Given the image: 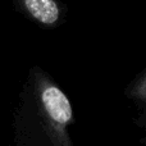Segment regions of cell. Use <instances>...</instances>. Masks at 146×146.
<instances>
[{
  "mask_svg": "<svg viewBox=\"0 0 146 146\" xmlns=\"http://www.w3.org/2000/svg\"><path fill=\"white\" fill-rule=\"evenodd\" d=\"M14 9L44 30H54L67 22L68 8L62 0H12Z\"/></svg>",
  "mask_w": 146,
  "mask_h": 146,
  "instance_id": "cell-2",
  "label": "cell"
},
{
  "mask_svg": "<svg viewBox=\"0 0 146 146\" xmlns=\"http://www.w3.org/2000/svg\"><path fill=\"white\" fill-rule=\"evenodd\" d=\"M123 94L128 100L146 108V68L139 72L129 81L128 85L124 87Z\"/></svg>",
  "mask_w": 146,
  "mask_h": 146,
  "instance_id": "cell-3",
  "label": "cell"
},
{
  "mask_svg": "<svg viewBox=\"0 0 146 146\" xmlns=\"http://www.w3.org/2000/svg\"><path fill=\"white\" fill-rule=\"evenodd\" d=\"M135 122L146 132V108L141 109V113L137 115V118L135 119Z\"/></svg>",
  "mask_w": 146,
  "mask_h": 146,
  "instance_id": "cell-4",
  "label": "cell"
},
{
  "mask_svg": "<svg viewBox=\"0 0 146 146\" xmlns=\"http://www.w3.org/2000/svg\"><path fill=\"white\" fill-rule=\"evenodd\" d=\"M73 122L67 94L42 67H30L14 108L18 140L31 146H73L69 136Z\"/></svg>",
  "mask_w": 146,
  "mask_h": 146,
  "instance_id": "cell-1",
  "label": "cell"
}]
</instances>
